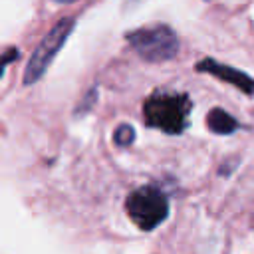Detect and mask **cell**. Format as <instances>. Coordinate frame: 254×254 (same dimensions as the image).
<instances>
[{
	"label": "cell",
	"mask_w": 254,
	"mask_h": 254,
	"mask_svg": "<svg viewBox=\"0 0 254 254\" xmlns=\"http://www.w3.org/2000/svg\"><path fill=\"white\" fill-rule=\"evenodd\" d=\"M125 210L135 226H139L141 230H153L167 218L169 202L159 189L141 187L127 196Z\"/></svg>",
	"instance_id": "3957f363"
},
{
	"label": "cell",
	"mask_w": 254,
	"mask_h": 254,
	"mask_svg": "<svg viewBox=\"0 0 254 254\" xmlns=\"http://www.w3.org/2000/svg\"><path fill=\"white\" fill-rule=\"evenodd\" d=\"M133 139H135V131H133L131 125H119V127L115 129V133H113V141H115V145H119V147L131 145Z\"/></svg>",
	"instance_id": "52a82bcc"
},
{
	"label": "cell",
	"mask_w": 254,
	"mask_h": 254,
	"mask_svg": "<svg viewBox=\"0 0 254 254\" xmlns=\"http://www.w3.org/2000/svg\"><path fill=\"white\" fill-rule=\"evenodd\" d=\"M73 18H62L46 36L44 40L38 44V48L32 52L28 64H26V69H24V83L30 85V83H36L44 71L48 69V65L54 62L56 54L60 52V48L65 44L67 36L71 34L73 30Z\"/></svg>",
	"instance_id": "277c9868"
},
{
	"label": "cell",
	"mask_w": 254,
	"mask_h": 254,
	"mask_svg": "<svg viewBox=\"0 0 254 254\" xmlns=\"http://www.w3.org/2000/svg\"><path fill=\"white\" fill-rule=\"evenodd\" d=\"M56 2H64V4H69V2H75V0H56Z\"/></svg>",
	"instance_id": "ba28073f"
},
{
	"label": "cell",
	"mask_w": 254,
	"mask_h": 254,
	"mask_svg": "<svg viewBox=\"0 0 254 254\" xmlns=\"http://www.w3.org/2000/svg\"><path fill=\"white\" fill-rule=\"evenodd\" d=\"M206 125L212 133H218V135H228V133L236 131V127H238L236 119L230 113H226L224 109H218V107L210 109V113L206 117Z\"/></svg>",
	"instance_id": "8992f818"
},
{
	"label": "cell",
	"mask_w": 254,
	"mask_h": 254,
	"mask_svg": "<svg viewBox=\"0 0 254 254\" xmlns=\"http://www.w3.org/2000/svg\"><path fill=\"white\" fill-rule=\"evenodd\" d=\"M196 69L198 71H204V73H210L234 87H238L240 91L244 93H254V79L250 75H246L244 71L240 69H234L230 65H224V64H218L214 60H202L196 64Z\"/></svg>",
	"instance_id": "5b68a950"
},
{
	"label": "cell",
	"mask_w": 254,
	"mask_h": 254,
	"mask_svg": "<svg viewBox=\"0 0 254 254\" xmlns=\"http://www.w3.org/2000/svg\"><path fill=\"white\" fill-rule=\"evenodd\" d=\"M125 38L131 44V48L147 62H167L175 58L179 52V38L165 24L137 28L129 32Z\"/></svg>",
	"instance_id": "7a4b0ae2"
},
{
	"label": "cell",
	"mask_w": 254,
	"mask_h": 254,
	"mask_svg": "<svg viewBox=\"0 0 254 254\" xmlns=\"http://www.w3.org/2000/svg\"><path fill=\"white\" fill-rule=\"evenodd\" d=\"M190 113V99L185 93L155 91L143 103V115L147 125L165 133L179 135L185 131Z\"/></svg>",
	"instance_id": "6da1fadb"
}]
</instances>
